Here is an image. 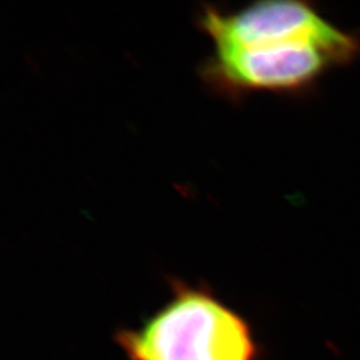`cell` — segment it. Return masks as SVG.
<instances>
[{"label": "cell", "mask_w": 360, "mask_h": 360, "mask_svg": "<svg viewBox=\"0 0 360 360\" xmlns=\"http://www.w3.org/2000/svg\"><path fill=\"white\" fill-rule=\"evenodd\" d=\"M167 302L114 342L127 360H260L252 326L206 284L168 281Z\"/></svg>", "instance_id": "6da1fadb"}, {"label": "cell", "mask_w": 360, "mask_h": 360, "mask_svg": "<svg viewBox=\"0 0 360 360\" xmlns=\"http://www.w3.org/2000/svg\"><path fill=\"white\" fill-rule=\"evenodd\" d=\"M196 25L215 47L307 43L338 65H349L360 56L356 35L335 26L304 1L267 0L232 11L203 6Z\"/></svg>", "instance_id": "7a4b0ae2"}, {"label": "cell", "mask_w": 360, "mask_h": 360, "mask_svg": "<svg viewBox=\"0 0 360 360\" xmlns=\"http://www.w3.org/2000/svg\"><path fill=\"white\" fill-rule=\"evenodd\" d=\"M331 65L321 49L307 43L215 47L199 77L212 94L236 101L251 92L309 90Z\"/></svg>", "instance_id": "3957f363"}]
</instances>
